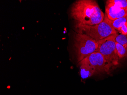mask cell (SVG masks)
I'll return each mask as SVG.
<instances>
[{
	"mask_svg": "<svg viewBox=\"0 0 127 95\" xmlns=\"http://www.w3.org/2000/svg\"><path fill=\"white\" fill-rule=\"evenodd\" d=\"M117 35H112L97 41L99 44L97 51L102 54L104 59L108 74L120 65V59L117 53L115 41Z\"/></svg>",
	"mask_w": 127,
	"mask_h": 95,
	"instance_id": "cell-4",
	"label": "cell"
},
{
	"mask_svg": "<svg viewBox=\"0 0 127 95\" xmlns=\"http://www.w3.org/2000/svg\"><path fill=\"white\" fill-rule=\"evenodd\" d=\"M75 27L77 33L85 34L97 41L118 33L105 13L103 21L99 24L90 26L75 23Z\"/></svg>",
	"mask_w": 127,
	"mask_h": 95,
	"instance_id": "cell-2",
	"label": "cell"
},
{
	"mask_svg": "<svg viewBox=\"0 0 127 95\" xmlns=\"http://www.w3.org/2000/svg\"><path fill=\"white\" fill-rule=\"evenodd\" d=\"M70 15L75 23L92 26L101 23L105 13L95 0H79L73 4Z\"/></svg>",
	"mask_w": 127,
	"mask_h": 95,
	"instance_id": "cell-1",
	"label": "cell"
},
{
	"mask_svg": "<svg viewBox=\"0 0 127 95\" xmlns=\"http://www.w3.org/2000/svg\"><path fill=\"white\" fill-rule=\"evenodd\" d=\"M105 12L108 18L113 21L126 15L127 9L120 8L107 1Z\"/></svg>",
	"mask_w": 127,
	"mask_h": 95,
	"instance_id": "cell-6",
	"label": "cell"
},
{
	"mask_svg": "<svg viewBox=\"0 0 127 95\" xmlns=\"http://www.w3.org/2000/svg\"><path fill=\"white\" fill-rule=\"evenodd\" d=\"M117 53L120 60L127 58V49L120 43L116 42Z\"/></svg>",
	"mask_w": 127,
	"mask_h": 95,
	"instance_id": "cell-7",
	"label": "cell"
},
{
	"mask_svg": "<svg viewBox=\"0 0 127 95\" xmlns=\"http://www.w3.org/2000/svg\"><path fill=\"white\" fill-rule=\"evenodd\" d=\"M126 23H127V15L124 17L112 21V25L113 28L117 31H118L122 25Z\"/></svg>",
	"mask_w": 127,
	"mask_h": 95,
	"instance_id": "cell-8",
	"label": "cell"
},
{
	"mask_svg": "<svg viewBox=\"0 0 127 95\" xmlns=\"http://www.w3.org/2000/svg\"><path fill=\"white\" fill-rule=\"evenodd\" d=\"M118 31L123 35H127V23L123 24L121 26Z\"/></svg>",
	"mask_w": 127,
	"mask_h": 95,
	"instance_id": "cell-11",
	"label": "cell"
},
{
	"mask_svg": "<svg viewBox=\"0 0 127 95\" xmlns=\"http://www.w3.org/2000/svg\"><path fill=\"white\" fill-rule=\"evenodd\" d=\"M116 42L120 43L127 49V35L118 34L115 38Z\"/></svg>",
	"mask_w": 127,
	"mask_h": 95,
	"instance_id": "cell-9",
	"label": "cell"
},
{
	"mask_svg": "<svg viewBox=\"0 0 127 95\" xmlns=\"http://www.w3.org/2000/svg\"><path fill=\"white\" fill-rule=\"evenodd\" d=\"M109 2L123 9H127V0H108Z\"/></svg>",
	"mask_w": 127,
	"mask_h": 95,
	"instance_id": "cell-10",
	"label": "cell"
},
{
	"mask_svg": "<svg viewBox=\"0 0 127 95\" xmlns=\"http://www.w3.org/2000/svg\"><path fill=\"white\" fill-rule=\"evenodd\" d=\"M80 73L83 78H87L95 74L108 73L106 62L102 54L95 51L78 63Z\"/></svg>",
	"mask_w": 127,
	"mask_h": 95,
	"instance_id": "cell-3",
	"label": "cell"
},
{
	"mask_svg": "<svg viewBox=\"0 0 127 95\" xmlns=\"http://www.w3.org/2000/svg\"><path fill=\"white\" fill-rule=\"evenodd\" d=\"M74 48L78 63L93 53L97 51V41L85 34L75 33L73 36Z\"/></svg>",
	"mask_w": 127,
	"mask_h": 95,
	"instance_id": "cell-5",
	"label": "cell"
}]
</instances>
